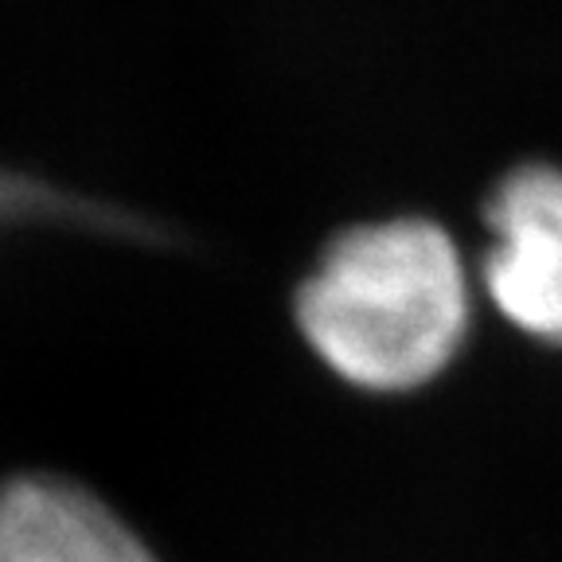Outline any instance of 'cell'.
<instances>
[{"label": "cell", "instance_id": "cell-1", "mask_svg": "<svg viewBox=\"0 0 562 562\" xmlns=\"http://www.w3.org/2000/svg\"><path fill=\"white\" fill-rule=\"evenodd\" d=\"M481 305L473 258L430 215L340 231L293 293L321 368L363 395H411L457 363Z\"/></svg>", "mask_w": 562, "mask_h": 562}, {"label": "cell", "instance_id": "cell-2", "mask_svg": "<svg viewBox=\"0 0 562 562\" xmlns=\"http://www.w3.org/2000/svg\"><path fill=\"white\" fill-rule=\"evenodd\" d=\"M481 223V301L519 336L562 348V168L527 160L504 172Z\"/></svg>", "mask_w": 562, "mask_h": 562}, {"label": "cell", "instance_id": "cell-3", "mask_svg": "<svg viewBox=\"0 0 562 562\" xmlns=\"http://www.w3.org/2000/svg\"><path fill=\"white\" fill-rule=\"evenodd\" d=\"M0 562H157L87 484L24 473L0 484Z\"/></svg>", "mask_w": 562, "mask_h": 562}]
</instances>
